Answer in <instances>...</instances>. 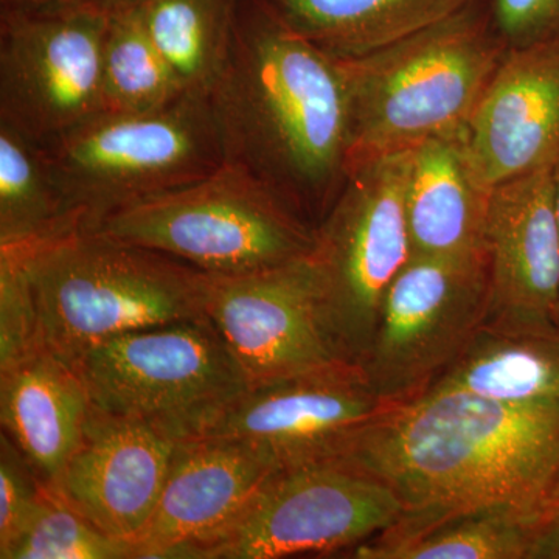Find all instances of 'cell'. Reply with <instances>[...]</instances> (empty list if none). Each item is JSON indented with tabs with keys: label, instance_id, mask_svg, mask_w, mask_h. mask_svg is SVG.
Instances as JSON below:
<instances>
[{
	"label": "cell",
	"instance_id": "23",
	"mask_svg": "<svg viewBox=\"0 0 559 559\" xmlns=\"http://www.w3.org/2000/svg\"><path fill=\"white\" fill-rule=\"evenodd\" d=\"M38 143L0 121V250H27L80 231Z\"/></svg>",
	"mask_w": 559,
	"mask_h": 559
},
{
	"label": "cell",
	"instance_id": "11",
	"mask_svg": "<svg viewBox=\"0 0 559 559\" xmlns=\"http://www.w3.org/2000/svg\"><path fill=\"white\" fill-rule=\"evenodd\" d=\"M108 16L53 3L0 10V121L44 143L98 116Z\"/></svg>",
	"mask_w": 559,
	"mask_h": 559
},
{
	"label": "cell",
	"instance_id": "3",
	"mask_svg": "<svg viewBox=\"0 0 559 559\" xmlns=\"http://www.w3.org/2000/svg\"><path fill=\"white\" fill-rule=\"evenodd\" d=\"M20 266L33 349L73 364L102 342L205 319L209 274L97 231L27 250H0Z\"/></svg>",
	"mask_w": 559,
	"mask_h": 559
},
{
	"label": "cell",
	"instance_id": "33",
	"mask_svg": "<svg viewBox=\"0 0 559 559\" xmlns=\"http://www.w3.org/2000/svg\"><path fill=\"white\" fill-rule=\"evenodd\" d=\"M555 190H557V218H558V230H559V159L555 164Z\"/></svg>",
	"mask_w": 559,
	"mask_h": 559
},
{
	"label": "cell",
	"instance_id": "30",
	"mask_svg": "<svg viewBox=\"0 0 559 559\" xmlns=\"http://www.w3.org/2000/svg\"><path fill=\"white\" fill-rule=\"evenodd\" d=\"M527 559H559V499L546 500Z\"/></svg>",
	"mask_w": 559,
	"mask_h": 559
},
{
	"label": "cell",
	"instance_id": "16",
	"mask_svg": "<svg viewBox=\"0 0 559 559\" xmlns=\"http://www.w3.org/2000/svg\"><path fill=\"white\" fill-rule=\"evenodd\" d=\"M555 164L507 180L489 193L484 235L488 320L559 323Z\"/></svg>",
	"mask_w": 559,
	"mask_h": 559
},
{
	"label": "cell",
	"instance_id": "21",
	"mask_svg": "<svg viewBox=\"0 0 559 559\" xmlns=\"http://www.w3.org/2000/svg\"><path fill=\"white\" fill-rule=\"evenodd\" d=\"M430 389L465 390L522 406L559 407V323L488 320Z\"/></svg>",
	"mask_w": 559,
	"mask_h": 559
},
{
	"label": "cell",
	"instance_id": "28",
	"mask_svg": "<svg viewBox=\"0 0 559 559\" xmlns=\"http://www.w3.org/2000/svg\"><path fill=\"white\" fill-rule=\"evenodd\" d=\"M489 16L509 49L559 40V0H487Z\"/></svg>",
	"mask_w": 559,
	"mask_h": 559
},
{
	"label": "cell",
	"instance_id": "10",
	"mask_svg": "<svg viewBox=\"0 0 559 559\" xmlns=\"http://www.w3.org/2000/svg\"><path fill=\"white\" fill-rule=\"evenodd\" d=\"M489 307L487 253L412 255L385 294L360 367L390 403L418 399L469 347Z\"/></svg>",
	"mask_w": 559,
	"mask_h": 559
},
{
	"label": "cell",
	"instance_id": "2",
	"mask_svg": "<svg viewBox=\"0 0 559 559\" xmlns=\"http://www.w3.org/2000/svg\"><path fill=\"white\" fill-rule=\"evenodd\" d=\"M341 459L384 480L406 510L540 507L559 473V407L430 389L374 419Z\"/></svg>",
	"mask_w": 559,
	"mask_h": 559
},
{
	"label": "cell",
	"instance_id": "20",
	"mask_svg": "<svg viewBox=\"0 0 559 559\" xmlns=\"http://www.w3.org/2000/svg\"><path fill=\"white\" fill-rule=\"evenodd\" d=\"M543 507L492 503L406 510L380 535L353 547L358 559H527Z\"/></svg>",
	"mask_w": 559,
	"mask_h": 559
},
{
	"label": "cell",
	"instance_id": "17",
	"mask_svg": "<svg viewBox=\"0 0 559 559\" xmlns=\"http://www.w3.org/2000/svg\"><path fill=\"white\" fill-rule=\"evenodd\" d=\"M175 444L150 426L94 407L51 491L103 532L132 546L159 502Z\"/></svg>",
	"mask_w": 559,
	"mask_h": 559
},
{
	"label": "cell",
	"instance_id": "18",
	"mask_svg": "<svg viewBox=\"0 0 559 559\" xmlns=\"http://www.w3.org/2000/svg\"><path fill=\"white\" fill-rule=\"evenodd\" d=\"M94 409L79 370L44 349L0 369L2 432L53 489Z\"/></svg>",
	"mask_w": 559,
	"mask_h": 559
},
{
	"label": "cell",
	"instance_id": "14",
	"mask_svg": "<svg viewBox=\"0 0 559 559\" xmlns=\"http://www.w3.org/2000/svg\"><path fill=\"white\" fill-rule=\"evenodd\" d=\"M463 142L487 190L559 159V40L507 51L463 127Z\"/></svg>",
	"mask_w": 559,
	"mask_h": 559
},
{
	"label": "cell",
	"instance_id": "15",
	"mask_svg": "<svg viewBox=\"0 0 559 559\" xmlns=\"http://www.w3.org/2000/svg\"><path fill=\"white\" fill-rule=\"evenodd\" d=\"M277 466L245 441L194 437L178 441L159 502L134 558L191 559L235 518L240 516Z\"/></svg>",
	"mask_w": 559,
	"mask_h": 559
},
{
	"label": "cell",
	"instance_id": "9",
	"mask_svg": "<svg viewBox=\"0 0 559 559\" xmlns=\"http://www.w3.org/2000/svg\"><path fill=\"white\" fill-rule=\"evenodd\" d=\"M404 511L384 480L347 459L277 469L240 516L191 559H278L353 549L395 524Z\"/></svg>",
	"mask_w": 559,
	"mask_h": 559
},
{
	"label": "cell",
	"instance_id": "34",
	"mask_svg": "<svg viewBox=\"0 0 559 559\" xmlns=\"http://www.w3.org/2000/svg\"><path fill=\"white\" fill-rule=\"evenodd\" d=\"M551 499H559V473H558L557 479H555V481H554V485H551L549 498H547V500H551Z\"/></svg>",
	"mask_w": 559,
	"mask_h": 559
},
{
	"label": "cell",
	"instance_id": "32",
	"mask_svg": "<svg viewBox=\"0 0 559 559\" xmlns=\"http://www.w3.org/2000/svg\"><path fill=\"white\" fill-rule=\"evenodd\" d=\"M47 3V0H0V10L3 9H28Z\"/></svg>",
	"mask_w": 559,
	"mask_h": 559
},
{
	"label": "cell",
	"instance_id": "13",
	"mask_svg": "<svg viewBox=\"0 0 559 559\" xmlns=\"http://www.w3.org/2000/svg\"><path fill=\"white\" fill-rule=\"evenodd\" d=\"M395 404L359 364L340 362L249 385L201 437L245 441L278 469L341 459L356 437Z\"/></svg>",
	"mask_w": 559,
	"mask_h": 559
},
{
	"label": "cell",
	"instance_id": "24",
	"mask_svg": "<svg viewBox=\"0 0 559 559\" xmlns=\"http://www.w3.org/2000/svg\"><path fill=\"white\" fill-rule=\"evenodd\" d=\"M190 94L207 95L226 61L242 0H134Z\"/></svg>",
	"mask_w": 559,
	"mask_h": 559
},
{
	"label": "cell",
	"instance_id": "7",
	"mask_svg": "<svg viewBox=\"0 0 559 559\" xmlns=\"http://www.w3.org/2000/svg\"><path fill=\"white\" fill-rule=\"evenodd\" d=\"M95 409L173 441L205 432L249 382L207 318L121 334L72 364Z\"/></svg>",
	"mask_w": 559,
	"mask_h": 559
},
{
	"label": "cell",
	"instance_id": "1",
	"mask_svg": "<svg viewBox=\"0 0 559 559\" xmlns=\"http://www.w3.org/2000/svg\"><path fill=\"white\" fill-rule=\"evenodd\" d=\"M207 97L226 164L259 180L316 229L349 171L341 62L290 31L266 0H242Z\"/></svg>",
	"mask_w": 559,
	"mask_h": 559
},
{
	"label": "cell",
	"instance_id": "4",
	"mask_svg": "<svg viewBox=\"0 0 559 559\" xmlns=\"http://www.w3.org/2000/svg\"><path fill=\"white\" fill-rule=\"evenodd\" d=\"M507 51L487 0H477L385 49L337 60L348 92L349 170L462 130Z\"/></svg>",
	"mask_w": 559,
	"mask_h": 559
},
{
	"label": "cell",
	"instance_id": "12",
	"mask_svg": "<svg viewBox=\"0 0 559 559\" xmlns=\"http://www.w3.org/2000/svg\"><path fill=\"white\" fill-rule=\"evenodd\" d=\"M205 318L249 385L349 362L334 337L310 259L210 275Z\"/></svg>",
	"mask_w": 559,
	"mask_h": 559
},
{
	"label": "cell",
	"instance_id": "22",
	"mask_svg": "<svg viewBox=\"0 0 559 559\" xmlns=\"http://www.w3.org/2000/svg\"><path fill=\"white\" fill-rule=\"evenodd\" d=\"M280 20L334 60L385 49L477 0H266Z\"/></svg>",
	"mask_w": 559,
	"mask_h": 559
},
{
	"label": "cell",
	"instance_id": "5",
	"mask_svg": "<svg viewBox=\"0 0 559 559\" xmlns=\"http://www.w3.org/2000/svg\"><path fill=\"white\" fill-rule=\"evenodd\" d=\"M38 145L83 231L226 164L209 97L190 92L154 112H100Z\"/></svg>",
	"mask_w": 559,
	"mask_h": 559
},
{
	"label": "cell",
	"instance_id": "8",
	"mask_svg": "<svg viewBox=\"0 0 559 559\" xmlns=\"http://www.w3.org/2000/svg\"><path fill=\"white\" fill-rule=\"evenodd\" d=\"M411 150L356 165L314 229L308 259L330 329L349 362L369 353L382 301L412 257L406 215Z\"/></svg>",
	"mask_w": 559,
	"mask_h": 559
},
{
	"label": "cell",
	"instance_id": "29",
	"mask_svg": "<svg viewBox=\"0 0 559 559\" xmlns=\"http://www.w3.org/2000/svg\"><path fill=\"white\" fill-rule=\"evenodd\" d=\"M33 352L31 318L20 266L0 253V369Z\"/></svg>",
	"mask_w": 559,
	"mask_h": 559
},
{
	"label": "cell",
	"instance_id": "27",
	"mask_svg": "<svg viewBox=\"0 0 559 559\" xmlns=\"http://www.w3.org/2000/svg\"><path fill=\"white\" fill-rule=\"evenodd\" d=\"M46 485L7 433L0 436V558L5 559L33 514Z\"/></svg>",
	"mask_w": 559,
	"mask_h": 559
},
{
	"label": "cell",
	"instance_id": "19",
	"mask_svg": "<svg viewBox=\"0 0 559 559\" xmlns=\"http://www.w3.org/2000/svg\"><path fill=\"white\" fill-rule=\"evenodd\" d=\"M489 193L471 170L463 128L414 146L406 182L412 255L484 253Z\"/></svg>",
	"mask_w": 559,
	"mask_h": 559
},
{
	"label": "cell",
	"instance_id": "31",
	"mask_svg": "<svg viewBox=\"0 0 559 559\" xmlns=\"http://www.w3.org/2000/svg\"><path fill=\"white\" fill-rule=\"evenodd\" d=\"M134 0H47L53 5L68 7V9L90 10L95 13L110 14L114 11L131 5Z\"/></svg>",
	"mask_w": 559,
	"mask_h": 559
},
{
	"label": "cell",
	"instance_id": "6",
	"mask_svg": "<svg viewBox=\"0 0 559 559\" xmlns=\"http://www.w3.org/2000/svg\"><path fill=\"white\" fill-rule=\"evenodd\" d=\"M91 231L157 250L210 275L272 270L310 255L314 246L311 226L230 164L128 205Z\"/></svg>",
	"mask_w": 559,
	"mask_h": 559
},
{
	"label": "cell",
	"instance_id": "25",
	"mask_svg": "<svg viewBox=\"0 0 559 559\" xmlns=\"http://www.w3.org/2000/svg\"><path fill=\"white\" fill-rule=\"evenodd\" d=\"M186 94L135 7L110 13L102 47V112H154Z\"/></svg>",
	"mask_w": 559,
	"mask_h": 559
},
{
	"label": "cell",
	"instance_id": "26",
	"mask_svg": "<svg viewBox=\"0 0 559 559\" xmlns=\"http://www.w3.org/2000/svg\"><path fill=\"white\" fill-rule=\"evenodd\" d=\"M5 559H134V549L46 488L38 510Z\"/></svg>",
	"mask_w": 559,
	"mask_h": 559
}]
</instances>
